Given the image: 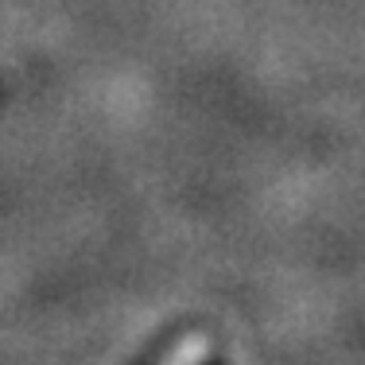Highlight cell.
Returning <instances> with one entry per match:
<instances>
[{
	"instance_id": "cell-1",
	"label": "cell",
	"mask_w": 365,
	"mask_h": 365,
	"mask_svg": "<svg viewBox=\"0 0 365 365\" xmlns=\"http://www.w3.org/2000/svg\"><path fill=\"white\" fill-rule=\"evenodd\" d=\"M206 361V338H187L179 354H171V361L163 365H202Z\"/></svg>"
}]
</instances>
